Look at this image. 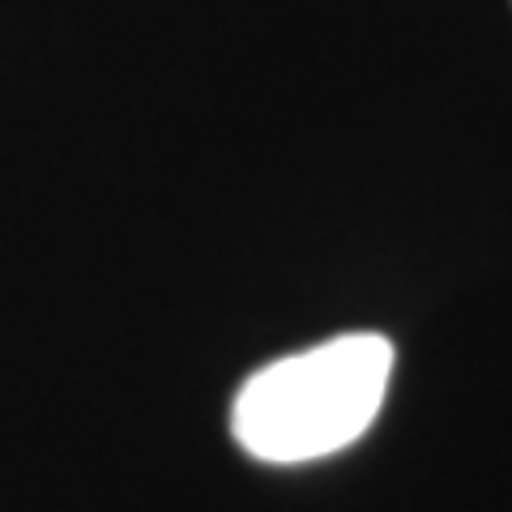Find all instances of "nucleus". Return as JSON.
I'll return each mask as SVG.
<instances>
[{
    "label": "nucleus",
    "mask_w": 512,
    "mask_h": 512,
    "mask_svg": "<svg viewBox=\"0 0 512 512\" xmlns=\"http://www.w3.org/2000/svg\"><path fill=\"white\" fill-rule=\"evenodd\" d=\"M393 342L380 333H342L261 367L231 406V436L269 466H303L350 448L389 393Z\"/></svg>",
    "instance_id": "nucleus-1"
}]
</instances>
